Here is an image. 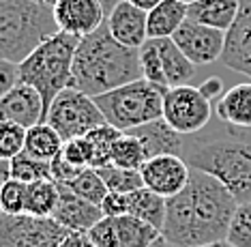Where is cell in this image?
<instances>
[{
	"label": "cell",
	"instance_id": "cell-33",
	"mask_svg": "<svg viewBox=\"0 0 251 247\" xmlns=\"http://www.w3.org/2000/svg\"><path fill=\"white\" fill-rule=\"evenodd\" d=\"M26 129L15 123H0V162H11L24 151Z\"/></svg>",
	"mask_w": 251,
	"mask_h": 247
},
{
	"label": "cell",
	"instance_id": "cell-23",
	"mask_svg": "<svg viewBox=\"0 0 251 247\" xmlns=\"http://www.w3.org/2000/svg\"><path fill=\"white\" fill-rule=\"evenodd\" d=\"M165 202L168 200L157 196L155 192L142 187L138 192L127 193V215H133L138 220L146 221L148 226L157 228L161 232L163 221H165Z\"/></svg>",
	"mask_w": 251,
	"mask_h": 247
},
{
	"label": "cell",
	"instance_id": "cell-41",
	"mask_svg": "<svg viewBox=\"0 0 251 247\" xmlns=\"http://www.w3.org/2000/svg\"><path fill=\"white\" fill-rule=\"evenodd\" d=\"M11 179V168H9V162H0V192H2L4 183Z\"/></svg>",
	"mask_w": 251,
	"mask_h": 247
},
{
	"label": "cell",
	"instance_id": "cell-10",
	"mask_svg": "<svg viewBox=\"0 0 251 247\" xmlns=\"http://www.w3.org/2000/svg\"><path fill=\"white\" fill-rule=\"evenodd\" d=\"M159 237L161 232L157 228L133 215L103 217L88 232V239L97 247H148Z\"/></svg>",
	"mask_w": 251,
	"mask_h": 247
},
{
	"label": "cell",
	"instance_id": "cell-11",
	"mask_svg": "<svg viewBox=\"0 0 251 247\" xmlns=\"http://www.w3.org/2000/svg\"><path fill=\"white\" fill-rule=\"evenodd\" d=\"M174 43L180 48L182 54L189 58L193 65H213L221 60L226 45V32L217 28L198 24L187 17L182 26L174 32Z\"/></svg>",
	"mask_w": 251,
	"mask_h": 247
},
{
	"label": "cell",
	"instance_id": "cell-1",
	"mask_svg": "<svg viewBox=\"0 0 251 247\" xmlns=\"http://www.w3.org/2000/svg\"><path fill=\"white\" fill-rule=\"evenodd\" d=\"M238 202L215 176L193 170L187 187L165 202L161 237L176 247H200L227 237Z\"/></svg>",
	"mask_w": 251,
	"mask_h": 247
},
{
	"label": "cell",
	"instance_id": "cell-7",
	"mask_svg": "<svg viewBox=\"0 0 251 247\" xmlns=\"http://www.w3.org/2000/svg\"><path fill=\"white\" fill-rule=\"evenodd\" d=\"M45 123L56 129L62 142H69L75 137H84L88 131H93L99 125H105V118L93 97L69 86V88L56 95L54 101L50 103Z\"/></svg>",
	"mask_w": 251,
	"mask_h": 247
},
{
	"label": "cell",
	"instance_id": "cell-20",
	"mask_svg": "<svg viewBox=\"0 0 251 247\" xmlns=\"http://www.w3.org/2000/svg\"><path fill=\"white\" fill-rule=\"evenodd\" d=\"M217 116L236 129H251V82L232 86L217 103Z\"/></svg>",
	"mask_w": 251,
	"mask_h": 247
},
{
	"label": "cell",
	"instance_id": "cell-40",
	"mask_svg": "<svg viewBox=\"0 0 251 247\" xmlns=\"http://www.w3.org/2000/svg\"><path fill=\"white\" fill-rule=\"evenodd\" d=\"M129 4H133V7H138V9H142V11H151V9H155L161 0H127Z\"/></svg>",
	"mask_w": 251,
	"mask_h": 247
},
{
	"label": "cell",
	"instance_id": "cell-18",
	"mask_svg": "<svg viewBox=\"0 0 251 247\" xmlns=\"http://www.w3.org/2000/svg\"><path fill=\"white\" fill-rule=\"evenodd\" d=\"M125 134H131L138 137L142 142V146H144L148 159L159 157V155H182L185 144H187L178 131H174L163 118L151 120L146 125H140L135 129L125 131Z\"/></svg>",
	"mask_w": 251,
	"mask_h": 247
},
{
	"label": "cell",
	"instance_id": "cell-31",
	"mask_svg": "<svg viewBox=\"0 0 251 247\" xmlns=\"http://www.w3.org/2000/svg\"><path fill=\"white\" fill-rule=\"evenodd\" d=\"M140 67H142V78L144 80L168 88L165 73H163V62H161V56H159L155 39H148V41L140 48Z\"/></svg>",
	"mask_w": 251,
	"mask_h": 247
},
{
	"label": "cell",
	"instance_id": "cell-12",
	"mask_svg": "<svg viewBox=\"0 0 251 247\" xmlns=\"http://www.w3.org/2000/svg\"><path fill=\"white\" fill-rule=\"evenodd\" d=\"M144 187L155 192L165 200L178 196L187 187L191 176V168L182 155H159L152 157L140 168Z\"/></svg>",
	"mask_w": 251,
	"mask_h": 247
},
{
	"label": "cell",
	"instance_id": "cell-24",
	"mask_svg": "<svg viewBox=\"0 0 251 247\" xmlns=\"http://www.w3.org/2000/svg\"><path fill=\"white\" fill-rule=\"evenodd\" d=\"M60 200V189L52 179L35 181L26 185L24 213L32 217H52Z\"/></svg>",
	"mask_w": 251,
	"mask_h": 247
},
{
	"label": "cell",
	"instance_id": "cell-21",
	"mask_svg": "<svg viewBox=\"0 0 251 247\" xmlns=\"http://www.w3.org/2000/svg\"><path fill=\"white\" fill-rule=\"evenodd\" d=\"M159 56L163 62V73H165V82L168 88H176V86H187L193 80L196 73V65L187 58L180 52V48L174 43L172 37L168 39H155Z\"/></svg>",
	"mask_w": 251,
	"mask_h": 247
},
{
	"label": "cell",
	"instance_id": "cell-25",
	"mask_svg": "<svg viewBox=\"0 0 251 247\" xmlns=\"http://www.w3.org/2000/svg\"><path fill=\"white\" fill-rule=\"evenodd\" d=\"M62 146H65L62 137L48 123H39L35 127L26 129L24 151L28 155H32V157L43 159V162H52L54 157H58L62 153Z\"/></svg>",
	"mask_w": 251,
	"mask_h": 247
},
{
	"label": "cell",
	"instance_id": "cell-29",
	"mask_svg": "<svg viewBox=\"0 0 251 247\" xmlns=\"http://www.w3.org/2000/svg\"><path fill=\"white\" fill-rule=\"evenodd\" d=\"M11 168V179L22 181V183H35V181H45L50 179V162L37 159L32 155H28L26 151H22L20 155H15L9 162Z\"/></svg>",
	"mask_w": 251,
	"mask_h": 247
},
{
	"label": "cell",
	"instance_id": "cell-43",
	"mask_svg": "<svg viewBox=\"0 0 251 247\" xmlns=\"http://www.w3.org/2000/svg\"><path fill=\"white\" fill-rule=\"evenodd\" d=\"M200 247H234L232 243H227V241H215V243H206V245H200Z\"/></svg>",
	"mask_w": 251,
	"mask_h": 247
},
{
	"label": "cell",
	"instance_id": "cell-13",
	"mask_svg": "<svg viewBox=\"0 0 251 247\" xmlns=\"http://www.w3.org/2000/svg\"><path fill=\"white\" fill-rule=\"evenodd\" d=\"M60 32L84 39L105 24L107 13L99 0H56L52 7Z\"/></svg>",
	"mask_w": 251,
	"mask_h": 247
},
{
	"label": "cell",
	"instance_id": "cell-3",
	"mask_svg": "<svg viewBox=\"0 0 251 247\" xmlns=\"http://www.w3.org/2000/svg\"><path fill=\"white\" fill-rule=\"evenodd\" d=\"M182 157L193 170L215 176L238 204L251 202V136L227 131L185 144Z\"/></svg>",
	"mask_w": 251,
	"mask_h": 247
},
{
	"label": "cell",
	"instance_id": "cell-45",
	"mask_svg": "<svg viewBox=\"0 0 251 247\" xmlns=\"http://www.w3.org/2000/svg\"><path fill=\"white\" fill-rule=\"evenodd\" d=\"M32 2H41V4H50V7H54L56 0H32Z\"/></svg>",
	"mask_w": 251,
	"mask_h": 247
},
{
	"label": "cell",
	"instance_id": "cell-8",
	"mask_svg": "<svg viewBox=\"0 0 251 247\" xmlns=\"http://www.w3.org/2000/svg\"><path fill=\"white\" fill-rule=\"evenodd\" d=\"M213 116L210 99L204 97L200 86H176L163 95V120L180 136H193L202 131Z\"/></svg>",
	"mask_w": 251,
	"mask_h": 247
},
{
	"label": "cell",
	"instance_id": "cell-22",
	"mask_svg": "<svg viewBox=\"0 0 251 247\" xmlns=\"http://www.w3.org/2000/svg\"><path fill=\"white\" fill-rule=\"evenodd\" d=\"M187 20V4L178 0H161L148 11V39H168Z\"/></svg>",
	"mask_w": 251,
	"mask_h": 247
},
{
	"label": "cell",
	"instance_id": "cell-27",
	"mask_svg": "<svg viewBox=\"0 0 251 247\" xmlns=\"http://www.w3.org/2000/svg\"><path fill=\"white\" fill-rule=\"evenodd\" d=\"M146 162H148L146 151L138 137L131 134H121V137L112 148V165L127 170H140Z\"/></svg>",
	"mask_w": 251,
	"mask_h": 247
},
{
	"label": "cell",
	"instance_id": "cell-16",
	"mask_svg": "<svg viewBox=\"0 0 251 247\" xmlns=\"http://www.w3.org/2000/svg\"><path fill=\"white\" fill-rule=\"evenodd\" d=\"M56 185H58V183H56ZM58 189H60V200H58V206H56L52 220L56 223H60L65 230L88 234L97 223L103 220L101 206L75 196V193L65 185H58Z\"/></svg>",
	"mask_w": 251,
	"mask_h": 247
},
{
	"label": "cell",
	"instance_id": "cell-26",
	"mask_svg": "<svg viewBox=\"0 0 251 247\" xmlns=\"http://www.w3.org/2000/svg\"><path fill=\"white\" fill-rule=\"evenodd\" d=\"M123 131H118L112 125H99L93 131H88L86 140L90 148H93V170L105 168V165H112V148L116 144V140L121 137Z\"/></svg>",
	"mask_w": 251,
	"mask_h": 247
},
{
	"label": "cell",
	"instance_id": "cell-42",
	"mask_svg": "<svg viewBox=\"0 0 251 247\" xmlns=\"http://www.w3.org/2000/svg\"><path fill=\"white\" fill-rule=\"evenodd\" d=\"M99 2H101V4H103L105 13H107V15H110V13H112V9H114V7H116V4H118V2H121V0H99Z\"/></svg>",
	"mask_w": 251,
	"mask_h": 247
},
{
	"label": "cell",
	"instance_id": "cell-35",
	"mask_svg": "<svg viewBox=\"0 0 251 247\" xmlns=\"http://www.w3.org/2000/svg\"><path fill=\"white\" fill-rule=\"evenodd\" d=\"M62 157L65 162L77 170L93 168V148H90L86 137H75V140L65 142L62 146Z\"/></svg>",
	"mask_w": 251,
	"mask_h": 247
},
{
	"label": "cell",
	"instance_id": "cell-32",
	"mask_svg": "<svg viewBox=\"0 0 251 247\" xmlns=\"http://www.w3.org/2000/svg\"><path fill=\"white\" fill-rule=\"evenodd\" d=\"M226 241L234 247H251V202L236 206Z\"/></svg>",
	"mask_w": 251,
	"mask_h": 247
},
{
	"label": "cell",
	"instance_id": "cell-36",
	"mask_svg": "<svg viewBox=\"0 0 251 247\" xmlns=\"http://www.w3.org/2000/svg\"><path fill=\"white\" fill-rule=\"evenodd\" d=\"M20 84V65L0 58V99Z\"/></svg>",
	"mask_w": 251,
	"mask_h": 247
},
{
	"label": "cell",
	"instance_id": "cell-39",
	"mask_svg": "<svg viewBox=\"0 0 251 247\" xmlns=\"http://www.w3.org/2000/svg\"><path fill=\"white\" fill-rule=\"evenodd\" d=\"M200 90L204 93V97H206V99H215V97L221 93V80H219V78H208L206 82L200 86Z\"/></svg>",
	"mask_w": 251,
	"mask_h": 247
},
{
	"label": "cell",
	"instance_id": "cell-17",
	"mask_svg": "<svg viewBox=\"0 0 251 247\" xmlns=\"http://www.w3.org/2000/svg\"><path fill=\"white\" fill-rule=\"evenodd\" d=\"M107 30L118 43L140 50L148 41V13L121 0L105 20Z\"/></svg>",
	"mask_w": 251,
	"mask_h": 247
},
{
	"label": "cell",
	"instance_id": "cell-9",
	"mask_svg": "<svg viewBox=\"0 0 251 247\" xmlns=\"http://www.w3.org/2000/svg\"><path fill=\"white\" fill-rule=\"evenodd\" d=\"M69 234L52 217L0 213V247H58Z\"/></svg>",
	"mask_w": 251,
	"mask_h": 247
},
{
	"label": "cell",
	"instance_id": "cell-15",
	"mask_svg": "<svg viewBox=\"0 0 251 247\" xmlns=\"http://www.w3.org/2000/svg\"><path fill=\"white\" fill-rule=\"evenodd\" d=\"M221 62L251 80V0H241L236 20L226 32Z\"/></svg>",
	"mask_w": 251,
	"mask_h": 247
},
{
	"label": "cell",
	"instance_id": "cell-19",
	"mask_svg": "<svg viewBox=\"0 0 251 247\" xmlns=\"http://www.w3.org/2000/svg\"><path fill=\"white\" fill-rule=\"evenodd\" d=\"M241 0H196L187 7V17L198 24L227 32L238 15Z\"/></svg>",
	"mask_w": 251,
	"mask_h": 247
},
{
	"label": "cell",
	"instance_id": "cell-38",
	"mask_svg": "<svg viewBox=\"0 0 251 247\" xmlns=\"http://www.w3.org/2000/svg\"><path fill=\"white\" fill-rule=\"evenodd\" d=\"M58 247H97L93 241L88 239V234H79V232H71Z\"/></svg>",
	"mask_w": 251,
	"mask_h": 247
},
{
	"label": "cell",
	"instance_id": "cell-47",
	"mask_svg": "<svg viewBox=\"0 0 251 247\" xmlns=\"http://www.w3.org/2000/svg\"><path fill=\"white\" fill-rule=\"evenodd\" d=\"M168 247H176V245H170V243H168Z\"/></svg>",
	"mask_w": 251,
	"mask_h": 247
},
{
	"label": "cell",
	"instance_id": "cell-34",
	"mask_svg": "<svg viewBox=\"0 0 251 247\" xmlns=\"http://www.w3.org/2000/svg\"><path fill=\"white\" fill-rule=\"evenodd\" d=\"M26 206V183L9 179L0 192V213L22 215Z\"/></svg>",
	"mask_w": 251,
	"mask_h": 247
},
{
	"label": "cell",
	"instance_id": "cell-30",
	"mask_svg": "<svg viewBox=\"0 0 251 247\" xmlns=\"http://www.w3.org/2000/svg\"><path fill=\"white\" fill-rule=\"evenodd\" d=\"M97 172H99V176L103 179L107 192L131 193V192H138V189L144 187L140 170H127V168H118V165H105V168H99Z\"/></svg>",
	"mask_w": 251,
	"mask_h": 247
},
{
	"label": "cell",
	"instance_id": "cell-37",
	"mask_svg": "<svg viewBox=\"0 0 251 247\" xmlns=\"http://www.w3.org/2000/svg\"><path fill=\"white\" fill-rule=\"evenodd\" d=\"M101 213H103V217L127 215V193L107 192V196L101 202Z\"/></svg>",
	"mask_w": 251,
	"mask_h": 247
},
{
	"label": "cell",
	"instance_id": "cell-28",
	"mask_svg": "<svg viewBox=\"0 0 251 247\" xmlns=\"http://www.w3.org/2000/svg\"><path fill=\"white\" fill-rule=\"evenodd\" d=\"M65 187H69L75 196L88 200V202H93L97 206H101L103 198L107 196V187H105L103 179H101L99 172L93 170V168L79 170L77 176H73V179L67 183Z\"/></svg>",
	"mask_w": 251,
	"mask_h": 247
},
{
	"label": "cell",
	"instance_id": "cell-14",
	"mask_svg": "<svg viewBox=\"0 0 251 247\" xmlns=\"http://www.w3.org/2000/svg\"><path fill=\"white\" fill-rule=\"evenodd\" d=\"M45 114L48 108L43 97L24 82H20L0 99V123H15L30 129L39 123H45Z\"/></svg>",
	"mask_w": 251,
	"mask_h": 247
},
{
	"label": "cell",
	"instance_id": "cell-44",
	"mask_svg": "<svg viewBox=\"0 0 251 247\" xmlns=\"http://www.w3.org/2000/svg\"><path fill=\"white\" fill-rule=\"evenodd\" d=\"M148 247H168V241H165L163 237H159L157 241H152V243L148 245Z\"/></svg>",
	"mask_w": 251,
	"mask_h": 247
},
{
	"label": "cell",
	"instance_id": "cell-4",
	"mask_svg": "<svg viewBox=\"0 0 251 247\" xmlns=\"http://www.w3.org/2000/svg\"><path fill=\"white\" fill-rule=\"evenodd\" d=\"M58 30L50 4L32 0H0V58L24 62Z\"/></svg>",
	"mask_w": 251,
	"mask_h": 247
},
{
	"label": "cell",
	"instance_id": "cell-2",
	"mask_svg": "<svg viewBox=\"0 0 251 247\" xmlns=\"http://www.w3.org/2000/svg\"><path fill=\"white\" fill-rule=\"evenodd\" d=\"M135 80H142L140 50L118 43L107 30V24L79 39L73 56L71 88L95 99Z\"/></svg>",
	"mask_w": 251,
	"mask_h": 247
},
{
	"label": "cell",
	"instance_id": "cell-6",
	"mask_svg": "<svg viewBox=\"0 0 251 247\" xmlns=\"http://www.w3.org/2000/svg\"><path fill=\"white\" fill-rule=\"evenodd\" d=\"M165 90L168 88L142 78L105 95L95 97V103L99 106L105 123L125 134L129 129H135L163 116Z\"/></svg>",
	"mask_w": 251,
	"mask_h": 247
},
{
	"label": "cell",
	"instance_id": "cell-46",
	"mask_svg": "<svg viewBox=\"0 0 251 247\" xmlns=\"http://www.w3.org/2000/svg\"><path fill=\"white\" fill-rule=\"evenodd\" d=\"M178 2H182V4H187V7H189V4H193L196 0H178Z\"/></svg>",
	"mask_w": 251,
	"mask_h": 247
},
{
	"label": "cell",
	"instance_id": "cell-5",
	"mask_svg": "<svg viewBox=\"0 0 251 247\" xmlns=\"http://www.w3.org/2000/svg\"><path fill=\"white\" fill-rule=\"evenodd\" d=\"M79 39L67 32H56L43 41L30 56L20 62V82L37 90L43 97L45 108L54 97L71 86L73 56H75Z\"/></svg>",
	"mask_w": 251,
	"mask_h": 247
}]
</instances>
